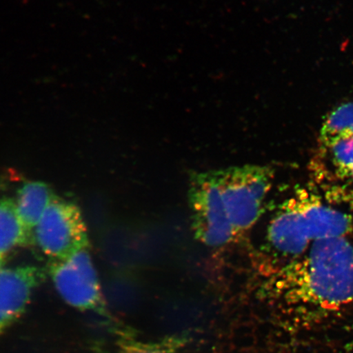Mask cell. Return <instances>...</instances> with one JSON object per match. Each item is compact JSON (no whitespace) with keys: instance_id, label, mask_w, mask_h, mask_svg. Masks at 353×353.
I'll return each instance as SVG.
<instances>
[{"instance_id":"cell-3","label":"cell","mask_w":353,"mask_h":353,"mask_svg":"<svg viewBox=\"0 0 353 353\" xmlns=\"http://www.w3.org/2000/svg\"><path fill=\"white\" fill-rule=\"evenodd\" d=\"M219 183L236 238L252 228L272 187L270 167L245 165L219 170Z\"/></svg>"},{"instance_id":"cell-12","label":"cell","mask_w":353,"mask_h":353,"mask_svg":"<svg viewBox=\"0 0 353 353\" xmlns=\"http://www.w3.org/2000/svg\"><path fill=\"white\" fill-rule=\"evenodd\" d=\"M339 174L353 168V135L343 137L327 148Z\"/></svg>"},{"instance_id":"cell-13","label":"cell","mask_w":353,"mask_h":353,"mask_svg":"<svg viewBox=\"0 0 353 353\" xmlns=\"http://www.w3.org/2000/svg\"><path fill=\"white\" fill-rule=\"evenodd\" d=\"M343 176H346L347 178L351 179L353 180V168L352 169L347 170L345 172H343V173L341 174Z\"/></svg>"},{"instance_id":"cell-11","label":"cell","mask_w":353,"mask_h":353,"mask_svg":"<svg viewBox=\"0 0 353 353\" xmlns=\"http://www.w3.org/2000/svg\"><path fill=\"white\" fill-rule=\"evenodd\" d=\"M353 135V103L339 105L331 112L322 123L320 143L327 148L334 141Z\"/></svg>"},{"instance_id":"cell-9","label":"cell","mask_w":353,"mask_h":353,"mask_svg":"<svg viewBox=\"0 0 353 353\" xmlns=\"http://www.w3.org/2000/svg\"><path fill=\"white\" fill-rule=\"evenodd\" d=\"M0 190V257L6 258L17 247L30 245L15 198L6 196Z\"/></svg>"},{"instance_id":"cell-10","label":"cell","mask_w":353,"mask_h":353,"mask_svg":"<svg viewBox=\"0 0 353 353\" xmlns=\"http://www.w3.org/2000/svg\"><path fill=\"white\" fill-rule=\"evenodd\" d=\"M118 353H182L188 339L183 334L168 335L158 341L137 339L130 330H121Z\"/></svg>"},{"instance_id":"cell-4","label":"cell","mask_w":353,"mask_h":353,"mask_svg":"<svg viewBox=\"0 0 353 353\" xmlns=\"http://www.w3.org/2000/svg\"><path fill=\"white\" fill-rule=\"evenodd\" d=\"M188 197L192 230L198 241L217 248L236 239L221 193L218 171L192 175Z\"/></svg>"},{"instance_id":"cell-7","label":"cell","mask_w":353,"mask_h":353,"mask_svg":"<svg viewBox=\"0 0 353 353\" xmlns=\"http://www.w3.org/2000/svg\"><path fill=\"white\" fill-rule=\"evenodd\" d=\"M46 280V272L34 266L3 269L0 272V337L19 321L34 290Z\"/></svg>"},{"instance_id":"cell-5","label":"cell","mask_w":353,"mask_h":353,"mask_svg":"<svg viewBox=\"0 0 353 353\" xmlns=\"http://www.w3.org/2000/svg\"><path fill=\"white\" fill-rule=\"evenodd\" d=\"M88 245L86 225L79 207L56 196L35 228L33 246L57 262L86 250Z\"/></svg>"},{"instance_id":"cell-14","label":"cell","mask_w":353,"mask_h":353,"mask_svg":"<svg viewBox=\"0 0 353 353\" xmlns=\"http://www.w3.org/2000/svg\"><path fill=\"white\" fill-rule=\"evenodd\" d=\"M6 258L0 257V272H2L3 269L4 264H6Z\"/></svg>"},{"instance_id":"cell-6","label":"cell","mask_w":353,"mask_h":353,"mask_svg":"<svg viewBox=\"0 0 353 353\" xmlns=\"http://www.w3.org/2000/svg\"><path fill=\"white\" fill-rule=\"evenodd\" d=\"M48 272L60 296L81 311H94L110 319L98 274L87 249L63 261L51 262Z\"/></svg>"},{"instance_id":"cell-15","label":"cell","mask_w":353,"mask_h":353,"mask_svg":"<svg viewBox=\"0 0 353 353\" xmlns=\"http://www.w3.org/2000/svg\"><path fill=\"white\" fill-rule=\"evenodd\" d=\"M352 202L353 203V196H352ZM353 205V204H352ZM353 215V214H352Z\"/></svg>"},{"instance_id":"cell-8","label":"cell","mask_w":353,"mask_h":353,"mask_svg":"<svg viewBox=\"0 0 353 353\" xmlns=\"http://www.w3.org/2000/svg\"><path fill=\"white\" fill-rule=\"evenodd\" d=\"M15 196L17 212L32 246L35 228L56 195L48 184L30 181L21 185Z\"/></svg>"},{"instance_id":"cell-2","label":"cell","mask_w":353,"mask_h":353,"mask_svg":"<svg viewBox=\"0 0 353 353\" xmlns=\"http://www.w3.org/2000/svg\"><path fill=\"white\" fill-rule=\"evenodd\" d=\"M353 233V215L331 205L317 194L300 188L282 203L269 222L268 252L280 263L294 261L316 242ZM276 269V270H277Z\"/></svg>"},{"instance_id":"cell-1","label":"cell","mask_w":353,"mask_h":353,"mask_svg":"<svg viewBox=\"0 0 353 353\" xmlns=\"http://www.w3.org/2000/svg\"><path fill=\"white\" fill-rule=\"evenodd\" d=\"M269 294L291 314L314 321L353 303V233L313 244L277 269Z\"/></svg>"}]
</instances>
